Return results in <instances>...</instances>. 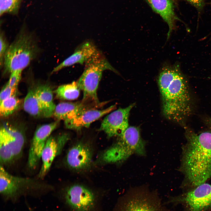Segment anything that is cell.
<instances>
[{
  "label": "cell",
  "instance_id": "obj_22",
  "mask_svg": "<svg viewBox=\"0 0 211 211\" xmlns=\"http://www.w3.org/2000/svg\"><path fill=\"white\" fill-rule=\"evenodd\" d=\"M20 103L19 100L16 96L7 98L0 102V115L1 116H8L18 108Z\"/></svg>",
  "mask_w": 211,
  "mask_h": 211
},
{
  "label": "cell",
  "instance_id": "obj_27",
  "mask_svg": "<svg viewBox=\"0 0 211 211\" xmlns=\"http://www.w3.org/2000/svg\"><path fill=\"white\" fill-rule=\"evenodd\" d=\"M198 11H201L205 5V0H187Z\"/></svg>",
  "mask_w": 211,
  "mask_h": 211
},
{
  "label": "cell",
  "instance_id": "obj_4",
  "mask_svg": "<svg viewBox=\"0 0 211 211\" xmlns=\"http://www.w3.org/2000/svg\"><path fill=\"white\" fill-rule=\"evenodd\" d=\"M82 74L76 81L80 90L83 92V102L101 106L97 96V90L102 72L106 70L118 72L98 51L85 63Z\"/></svg>",
  "mask_w": 211,
  "mask_h": 211
},
{
  "label": "cell",
  "instance_id": "obj_18",
  "mask_svg": "<svg viewBox=\"0 0 211 211\" xmlns=\"http://www.w3.org/2000/svg\"><path fill=\"white\" fill-rule=\"evenodd\" d=\"M98 107L92 104L80 102H62L56 105L53 115L58 120L64 121L75 117L82 111Z\"/></svg>",
  "mask_w": 211,
  "mask_h": 211
},
{
  "label": "cell",
  "instance_id": "obj_26",
  "mask_svg": "<svg viewBox=\"0 0 211 211\" xmlns=\"http://www.w3.org/2000/svg\"><path fill=\"white\" fill-rule=\"evenodd\" d=\"M22 71L17 70L11 73L9 79L6 84L10 87H17L21 78Z\"/></svg>",
  "mask_w": 211,
  "mask_h": 211
},
{
  "label": "cell",
  "instance_id": "obj_21",
  "mask_svg": "<svg viewBox=\"0 0 211 211\" xmlns=\"http://www.w3.org/2000/svg\"><path fill=\"white\" fill-rule=\"evenodd\" d=\"M80 89L76 82L63 85L59 86L55 91L57 97L64 100H72L79 96Z\"/></svg>",
  "mask_w": 211,
  "mask_h": 211
},
{
  "label": "cell",
  "instance_id": "obj_7",
  "mask_svg": "<svg viewBox=\"0 0 211 211\" xmlns=\"http://www.w3.org/2000/svg\"><path fill=\"white\" fill-rule=\"evenodd\" d=\"M25 137L20 131L7 124L0 130V159L2 164L8 163L21 155L25 143Z\"/></svg>",
  "mask_w": 211,
  "mask_h": 211
},
{
  "label": "cell",
  "instance_id": "obj_25",
  "mask_svg": "<svg viewBox=\"0 0 211 211\" xmlns=\"http://www.w3.org/2000/svg\"><path fill=\"white\" fill-rule=\"evenodd\" d=\"M0 38V63L1 67H3L4 57L9 45L2 32L1 33Z\"/></svg>",
  "mask_w": 211,
  "mask_h": 211
},
{
  "label": "cell",
  "instance_id": "obj_6",
  "mask_svg": "<svg viewBox=\"0 0 211 211\" xmlns=\"http://www.w3.org/2000/svg\"><path fill=\"white\" fill-rule=\"evenodd\" d=\"M121 202L118 211H164L156 193L143 186L129 190Z\"/></svg>",
  "mask_w": 211,
  "mask_h": 211
},
{
  "label": "cell",
  "instance_id": "obj_13",
  "mask_svg": "<svg viewBox=\"0 0 211 211\" xmlns=\"http://www.w3.org/2000/svg\"><path fill=\"white\" fill-rule=\"evenodd\" d=\"M116 106L112 105L101 110L95 108L85 110L73 118L64 121L65 126L67 128L77 130L88 127L92 122L114 110Z\"/></svg>",
  "mask_w": 211,
  "mask_h": 211
},
{
  "label": "cell",
  "instance_id": "obj_16",
  "mask_svg": "<svg viewBox=\"0 0 211 211\" xmlns=\"http://www.w3.org/2000/svg\"><path fill=\"white\" fill-rule=\"evenodd\" d=\"M98 51L92 43L86 42L77 48L71 55L55 68L52 72H57L76 64L85 63Z\"/></svg>",
  "mask_w": 211,
  "mask_h": 211
},
{
  "label": "cell",
  "instance_id": "obj_5",
  "mask_svg": "<svg viewBox=\"0 0 211 211\" xmlns=\"http://www.w3.org/2000/svg\"><path fill=\"white\" fill-rule=\"evenodd\" d=\"M118 137L116 142L103 154L102 159L104 162H121L133 154H145V142L141 137L138 127L128 126Z\"/></svg>",
  "mask_w": 211,
  "mask_h": 211
},
{
  "label": "cell",
  "instance_id": "obj_20",
  "mask_svg": "<svg viewBox=\"0 0 211 211\" xmlns=\"http://www.w3.org/2000/svg\"><path fill=\"white\" fill-rule=\"evenodd\" d=\"M23 108L29 115L35 117H44L43 108L36 95L35 90H30L25 98Z\"/></svg>",
  "mask_w": 211,
  "mask_h": 211
},
{
  "label": "cell",
  "instance_id": "obj_3",
  "mask_svg": "<svg viewBox=\"0 0 211 211\" xmlns=\"http://www.w3.org/2000/svg\"><path fill=\"white\" fill-rule=\"evenodd\" d=\"M39 51L33 35L23 30L21 31L6 52L3 66L4 72L22 71L35 58Z\"/></svg>",
  "mask_w": 211,
  "mask_h": 211
},
{
  "label": "cell",
  "instance_id": "obj_19",
  "mask_svg": "<svg viewBox=\"0 0 211 211\" xmlns=\"http://www.w3.org/2000/svg\"><path fill=\"white\" fill-rule=\"evenodd\" d=\"M35 90L36 95L43 108L44 117H50L53 115L56 106L53 102L51 89L46 85H43L39 86Z\"/></svg>",
  "mask_w": 211,
  "mask_h": 211
},
{
  "label": "cell",
  "instance_id": "obj_2",
  "mask_svg": "<svg viewBox=\"0 0 211 211\" xmlns=\"http://www.w3.org/2000/svg\"><path fill=\"white\" fill-rule=\"evenodd\" d=\"M187 142L183 150L181 169L195 187L211 178V132L197 134L186 130Z\"/></svg>",
  "mask_w": 211,
  "mask_h": 211
},
{
  "label": "cell",
  "instance_id": "obj_24",
  "mask_svg": "<svg viewBox=\"0 0 211 211\" xmlns=\"http://www.w3.org/2000/svg\"><path fill=\"white\" fill-rule=\"evenodd\" d=\"M17 87H11L7 84L3 88L0 93V102L10 97L16 96Z\"/></svg>",
  "mask_w": 211,
  "mask_h": 211
},
{
  "label": "cell",
  "instance_id": "obj_12",
  "mask_svg": "<svg viewBox=\"0 0 211 211\" xmlns=\"http://www.w3.org/2000/svg\"><path fill=\"white\" fill-rule=\"evenodd\" d=\"M69 138V136L67 134L48 138L41 154L42 164L38 174L39 178H42L45 176L54 160L61 152Z\"/></svg>",
  "mask_w": 211,
  "mask_h": 211
},
{
  "label": "cell",
  "instance_id": "obj_28",
  "mask_svg": "<svg viewBox=\"0 0 211 211\" xmlns=\"http://www.w3.org/2000/svg\"><path fill=\"white\" fill-rule=\"evenodd\" d=\"M172 0L173 1V0Z\"/></svg>",
  "mask_w": 211,
  "mask_h": 211
},
{
  "label": "cell",
  "instance_id": "obj_11",
  "mask_svg": "<svg viewBox=\"0 0 211 211\" xmlns=\"http://www.w3.org/2000/svg\"><path fill=\"white\" fill-rule=\"evenodd\" d=\"M58 120L42 125L36 130L32 141L29 152L28 165L31 168L34 167L41 158L42 151L47 141L56 128Z\"/></svg>",
  "mask_w": 211,
  "mask_h": 211
},
{
  "label": "cell",
  "instance_id": "obj_14",
  "mask_svg": "<svg viewBox=\"0 0 211 211\" xmlns=\"http://www.w3.org/2000/svg\"><path fill=\"white\" fill-rule=\"evenodd\" d=\"M32 180L29 178L13 176L7 172L3 166L0 168V191L7 197L15 196L21 189L31 183Z\"/></svg>",
  "mask_w": 211,
  "mask_h": 211
},
{
  "label": "cell",
  "instance_id": "obj_17",
  "mask_svg": "<svg viewBox=\"0 0 211 211\" xmlns=\"http://www.w3.org/2000/svg\"><path fill=\"white\" fill-rule=\"evenodd\" d=\"M152 9L159 14L167 24L169 30L167 40L175 27L176 21L179 20L175 13L172 0H146Z\"/></svg>",
  "mask_w": 211,
  "mask_h": 211
},
{
  "label": "cell",
  "instance_id": "obj_10",
  "mask_svg": "<svg viewBox=\"0 0 211 211\" xmlns=\"http://www.w3.org/2000/svg\"><path fill=\"white\" fill-rule=\"evenodd\" d=\"M134 105V104H131L110 113L102 121L100 130L103 131L109 137L120 136L129 126L130 113Z\"/></svg>",
  "mask_w": 211,
  "mask_h": 211
},
{
  "label": "cell",
  "instance_id": "obj_1",
  "mask_svg": "<svg viewBox=\"0 0 211 211\" xmlns=\"http://www.w3.org/2000/svg\"><path fill=\"white\" fill-rule=\"evenodd\" d=\"M158 82L164 115L168 119L181 122L192 110L191 96L187 83L179 66L166 65L161 68Z\"/></svg>",
  "mask_w": 211,
  "mask_h": 211
},
{
  "label": "cell",
  "instance_id": "obj_23",
  "mask_svg": "<svg viewBox=\"0 0 211 211\" xmlns=\"http://www.w3.org/2000/svg\"><path fill=\"white\" fill-rule=\"evenodd\" d=\"M23 0H0V15L6 13L18 14Z\"/></svg>",
  "mask_w": 211,
  "mask_h": 211
},
{
  "label": "cell",
  "instance_id": "obj_9",
  "mask_svg": "<svg viewBox=\"0 0 211 211\" xmlns=\"http://www.w3.org/2000/svg\"><path fill=\"white\" fill-rule=\"evenodd\" d=\"M171 203L182 204L187 211H205L211 209V184L204 183L183 195L172 198Z\"/></svg>",
  "mask_w": 211,
  "mask_h": 211
},
{
  "label": "cell",
  "instance_id": "obj_15",
  "mask_svg": "<svg viewBox=\"0 0 211 211\" xmlns=\"http://www.w3.org/2000/svg\"><path fill=\"white\" fill-rule=\"evenodd\" d=\"M91 158V152L89 147L84 144L79 143L69 151L66 156V161L71 168L80 169L89 165Z\"/></svg>",
  "mask_w": 211,
  "mask_h": 211
},
{
  "label": "cell",
  "instance_id": "obj_8",
  "mask_svg": "<svg viewBox=\"0 0 211 211\" xmlns=\"http://www.w3.org/2000/svg\"><path fill=\"white\" fill-rule=\"evenodd\" d=\"M64 198L72 211H96L99 200L92 190L77 184L71 186L66 190Z\"/></svg>",
  "mask_w": 211,
  "mask_h": 211
}]
</instances>
